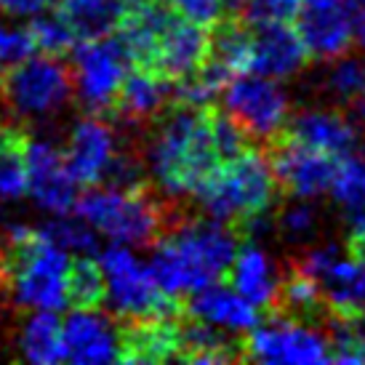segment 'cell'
Masks as SVG:
<instances>
[{
	"label": "cell",
	"instance_id": "cell-1",
	"mask_svg": "<svg viewBox=\"0 0 365 365\" xmlns=\"http://www.w3.org/2000/svg\"><path fill=\"white\" fill-rule=\"evenodd\" d=\"M155 184L168 197L195 195L208 173L222 163L213 136V110L182 104L155 125L144 150Z\"/></svg>",
	"mask_w": 365,
	"mask_h": 365
},
{
	"label": "cell",
	"instance_id": "cell-2",
	"mask_svg": "<svg viewBox=\"0 0 365 365\" xmlns=\"http://www.w3.org/2000/svg\"><path fill=\"white\" fill-rule=\"evenodd\" d=\"M237 237L224 222L195 219L182 222L155 240L153 269L155 280L171 299L192 294L230 272Z\"/></svg>",
	"mask_w": 365,
	"mask_h": 365
},
{
	"label": "cell",
	"instance_id": "cell-3",
	"mask_svg": "<svg viewBox=\"0 0 365 365\" xmlns=\"http://www.w3.org/2000/svg\"><path fill=\"white\" fill-rule=\"evenodd\" d=\"M11 254L0 269L11 302L21 309L59 312L70 304V254L30 227L9 230Z\"/></svg>",
	"mask_w": 365,
	"mask_h": 365
},
{
	"label": "cell",
	"instance_id": "cell-4",
	"mask_svg": "<svg viewBox=\"0 0 365 365\" xmlns=\"http://www.w3.org/2000/svg\"><path fill=\"white\" fill-rule=\"evenodd\" d=\"M75 213L96 235L128 248H150L171 224V208L139 187H96L75 200Z\"/></svg>",
	"mask_w": 365,
	"mask_h": 365
},
{
	"label": "cell",
	"instance_id": "cell-5",
	"mask_svg": "<svg viewBox=\"0 0 365 365\" xmlns=\"http://www.w3.org/2000/svg\"><path fill=\"white\" fill-rule=\"evenodd\" d=\"M195 195L205 216L224 224L267 213L277 195L272 160L259 150H240L219 163Z\"/></svg>",
	"mask_w": 365,
	"mask_h": 365
},
{
	"label": "cell",
	"instance_id": "cell-6",
	"mask_svg": "<svg viewBox=\"0 0 365 365\" xmlns=\"http://www.w3.org/2000/svg\"><path fill=\"white\" fill-rule=\"evenodd\" d=\"M99 267L104 274V299L115 314L125 317L128 323L173 317L176 299L163 291L150 264L136 259L128 245L112 243L99 256Z\"/></svg>",
	"mask_w": 365,
	"mask_h": 365
},
{
	"label": "cell",
	"instance_id": "cell-7",
	"mask_svg": "<svg viewBox=\"0 0 365 365\" xmlns=\"http://www.w3.org/2000/svg\"><path fill=\"white\" fill-rule=\"evenodd\" d=\"M0 96L16 118L43 123L56 118L72 96V75L56 56H35L6 70Z\"/></svg>",
	"mask_w": 365,
	"mask_h": 365
},
{
	"label": "cell",
	"instance_id": "cell-8",
	"mask_svg": "<svg viewBox=\"0 0 365 365\" xmlns=\"http://www.w3.org/2000/svg\"><path fill=\"white\" fill-rule=\"evenodd\" d=\"M131 53L120 38H91L72 53V91L88 112H107L115 104L125 75L131 70Z\"/></svg>",
	"mask_w": 365,
	"mask_h": 365
},
{
	"label": "cell",
	"instance_id": "cell-9",
	"mask_svg": "<svg viewBox=\"0 0 365 365\" xmlns=\"http://www.w3.org/2000/svg\"><path fill=\"white\" fill-rule=\"evenodd\" d=\"M222 99L227 118H232L245 136L272 142L288 123V93L272 78L240 72L224 83Z\"/></svg>",
	"mask_w": 365,
	"mask_h": 365
},
{
	"label": "cell",
	"instance_id": "cell-10",
	"mask_svg": "<svg viewBox=\"0 0 365 365\" xmlns=\"http://www.w3.org/2000/svg\"><path fill=\"white\" fill-rule=\"evenodd\" d=\"M245 357L267 365H312L331 360V339L312 325L291 317H274L251 328Z\"/></svg>",
	"mask_w": 365,
	"mask_h": 365
},
{
	"label": "cell",
	"instance_id": "cell-11",
	"mask_svg": "<svg viewBox=\"0 0 365 365\" xmlns=\"http://www.w3.org/2000/svg\"><path fill=\"white\" fill-rule=\"evenodd\" d=\"M294 19L314 59H336L355 41V0H302Z\"/></svg>",
	"mask_w": 365,
	"mask_h": 365
},
{
	"label": "cell",
	"instance_id": "cell-12",
	"mask_svg": "<svg viewBox=\"0 0 365 365\" xmlns=\"http://www.w3.org/2000/svg\"><path fill=\"white\" fill-rule=\"evenodd\" d=\"M24 163H27V192L38 208L53 216H64L75 208L78 182L70 176L64 158L51 142H24Z\"/></svg>",
	"mask_w": 365,
	"mask_h": 365
},
{
	"label": "cell",
	"instance_id": "cell-13",
	"mask_svg": "<svg viewBox=\"0 0 365 365\" xmlns=\"http://www.w3.org/2000/svg\"><path fill=\"white\" fill-rule=\"evenodd\" d=\"M123 339L107 314L96 307H78L61 320V352L64 360L81 365L120 360Z\"/></svg>",
	"mask_w": 365,
	"mask_h": 365
},
{
	"label": "cell",
	"instance_id": "cell-14",
	"mask_svg": "<svg viewBox=\"0 0 365 365\" xmlns=\"http://www.w3.org/2000/svg\"><path fill=\"white\" fill-rule=\"evenodd\" d=\"M118 153H120V144L110 123L99 118H83L72 125L61 158L75 182L93 187L104 182Z\"/></svg>",
	"mask_w": 365,
	"mask_h": 365
},
{
	"label": "cell",
	"instance_id": "cell-15",
	"mask_svg": "<svg viewBox=\"0 0 365 365\" xmlns=\"http://www.w3.org/2000/svg\"><path fill=\"white\" fill-rule=\"evenodd\" d=\"M336 168H339L336 158L307 150L291 139L283 147H277L272 158V171L277 184L285 192L302 197V200H317L325 192H331Z\"/></svg>",
	"mask_w": 365,
	"mask_h": 365
},
{
	"label": "cell",
	"instance_id": "cell-16",
	"mask_svg": "<svg viewBox=\"0 0 365 365\" xmlns=\"http://www.w3.org/2000/svg\"><path fill=\"white\" fill-rule=\"evenodd\" d=\"M208 48H211V35L205 24H197L187 16H171L155 48L150 70L165 75L168 81L190 78L208 59Z\"/></svg>",
	"mask_w": 365,
	"mask_h": 365
},
{
	"label": "cell",
	"instance_id": "cell-17",
	"mask_svg": "<svg viewBox=\"0 0 365 365\" xmlns=\"http://www.w3.org/2000/svg\"><path fill=\"white\" fill-rule=\"evenodd\" d=\"M307 48L299 32L288 27V21L280 24H262L256 35H251V51L245 72H256L272 81L291 78L304 67Z\"/></svg>",
	"mask_w": 365,
	"mask_h": 365
},
{
	"label": "cell",
	"instance_id": "cell-18",
	"mask_svg": "<svg viewBox=\"0 0 365 365\" xmlns=\"http://www.w3.org/2000/svg\"><path fill=\"white\" fill-rule=\"evenodd\" d=\"M288 139L307 150L344 160L357 150V128L334 110H302L288 120Z\"/></svg>",
	"mask_w": 365,
	"mask_h": 365
},
{
	"label": "cell",
	"instance_id": "cell-19",
	"mask_svg": "<svg viewBox=\"0 0 365 365\" xmlns=\"http://www.w3.org/2000/svg\"><path fill=\"white\" fill-rule=\"evenodd\" d=\"M187 309H190L192 320L213 325V328L227 331V334H245L259 323L256 307L251 302H245L235 288L219 285V280L192 291Z\"/></svg>",
	"mask_w": 365,
	"mask_h": 365
},
{
	"label": "cell",
	"instance_id": "cell-20",
	"mask_svg": "<svg viewBox=\"0 0 365 365\" xmlns=\"http://www.w3.org/2000/svg\"><path fill=\"white\" fill-rule=\"evenodd\" d=\"M230 272H232V288L256 309L277 304L283 274L267 248L256 243L237 248V254L230 264Z\"/></svg>",
	"mask_w": 365,
	"mask_h": 365
},
{
	"label": "cell",
	"instance_id": "cell-21",
	"mask_svg": "<svg viewBox=\"0 0 365 365\" xmlns=\"http://www.w3.org/2000/svg\"><path fill=\"white\" fill-rule=\"evenodd\" d=\"M171 96L173 88L168 78L150 70V67H142V70H128L112 107L118 110V115L125 123L144 125V123L155 120L165 110Z\"/></svg>",
	"mask_w": 365,
	"mask_h": 365
},
{
	"label": "cell",
	"instance_id": "cell-22",
	"mask_svg": "<svg viewBox=\"0 0 365 365\" xmlns=\"http://www.w3.org/2000/svg\"><path fill=\"white\" fill-rule=\"evenodd\" d=\"M331 195L349 230L352 254H365V158L349 155L339 163Z\"/></svg>",
	"mask_w": 365,
	"mask_h": 365
},
{
	"label": "cell",
	"instance_id": "cell-23",
	"mask_svg": "<svg viewBox=\"0 0 365 365\" xmlns=\"http://www.w3.org/2000/svg\"><path fill=\"white\" fill-rule=\"evenodd\" d=\"M320 296L336 314L365 309V254L336 256L334 264L317 277Z\"/></svg>",
	"mask_w": 365,
	"mask_h": 365
},
{
	"label": "cell",
	"instance_id": "cell-24",
	"mask_svg": "<svg viewBox=\"0 0 365 365\" xmlns=\"http://www.w3.org/2000/svg\"><path fill=\"white\" fill-rule=\"evenodd\" d=\"M120 339L123 363H158L179 357V325H173V317L136 320L131 331Z\"/></svg>",
	"mask_w": 365,
	"mask_h": 365
},
{
	"label": "cell",
	"instance_id": "cell-25",
	"mask_svg": "<svg viewBox=\"0 0 365 365\" xmlns=\"http://www.w3.org/2000/svg\"><path fill=\"white\" fill-rule=\"evenodd\" d=\"M128 0H61L59 14L75 38L91 41L120 27Z\"/></svg>",
	"mask_w": 365,
	"mask_h": 365
},
{
	"label": "cell",
	"instance_id": "cell-26",
	"mask_svg": "<svg viewBox=\"0 0 365 365\" xmlns=\"http://www.w3.org/2000/svg\"><path fill=\"white\" fill-rule=\"evenodd\" d=\"M19 355L30 363L51 365L64 360L61 352V320L56 312L48 309H32V314L21 323L16 336Z\"/></svg>",
	"mask_w": 365,
	"mask_h": 365
},
{
	"label": "cell",
	"instance_id": "cell-27",
	"mask_svg": "<svg viewBox=\"0 0 365 365\" xmlns=\"http://www.w3.org/2000/svg\"><path fill=\"white\" fill-rule=\"evenodd\" d=\"M179 357L190 363H230L240 357V349H235L227 331L192 320L179 325Z\"/></svg>",
	"mask_w": 365,
	"mask_h": 365
},
{
	"label": "cell",
	"instance_id": "cell-28",
	"mask_svg": "<svg viewBox=\"0 0 365 365\" xmlns=\"http://www.w3.org/2000/svg\"><path fill=\"white\" fill-rule=\"evenodd\" d=\"M248 51H251V32H248V27L240 24V21H224L211 38V48H208L205 64H211L224 81H230L235 75L245 72Z\"/></svg>",
	"mask_w": 365,
	"mask_h": 365
},
{
	"label": "cell",
	"instance_id": "cell-29",
	"mask_svg": "<svg viewBox=\"0 0 365 365\" xmlns=\"http://www.w3.org/2000/svg\"><path fill=\"white\" fill-rule=\"evenodd\" d=\"M331 363L355 365L365 363V309L349 314H336Z\"/></svg>",
	"mask_w": 365,
	"mask_h": 365
},
{
	"label": "cell",
	"instance_id": "cell-30",
	"mask_svg": "<svg viewBox=\"0 0 365 365\" xmlns=\"http://www.w3.org/2000/svg\"><path fill=\"white\" fill-rule=\"evenodd\" d=\"M325 91L336 102H355L365 93V59L363 56H336L325 72Z\"/></svg>",
	"mask_w": 365,
	"mask_h": 365
},
{
	"label": "cell",
	"instance_id": "cell-31",
	"mask_svg": "<svg viewBox=\"0 0 365 365\" xmlns=\"http://www.w3.org/2000/svg\"><path fill=\"white\" fill-rule=\"evenodd\" d=\"M27 195V163L24 136L11 139L0 147V203H16Z\"/></svg>",
	"mask_w": 365,
	"mask_h": 365
},
{
	"label": "cell",
	"instance_id": "cell-32",
	"mask_svg": "<svg viewBox=\"0 0 365 365\" xmlns=\"http://www.w3.org/2000/svg\"><path fill=\"white\" fill-rule=\"evenodd\" d=\"M48 240L64 248L67 254H81L88 256L96 251V232H93L88 224L83 222L81 216H56L53 222H48L41 230Z\"/></svg>",
	"mask_w": 365,
	"mask_h": 365
},
{
	"label": "cell",
	"instance_id": "cell-33",
	"mask_svg": "<svg viewBox=\"0 0 365 365\" xmlns=\"http://www.w3.org/2000/svg\"><path fill=\"white\" fill-rule=\"evenodd\" d=\"M104 302V274L102 267L83 256L70 267V304L99 307Z\"/></svg>",
	"mask_w": 365,
	"mask_h": 365
},
{
	"label": "cell",
	"instance_id": "cell-34",
	"mask_svg": "<svg viewBox=\"0 0 365 365\" xmlns=\"http://www.w3.org/2000/svg\"><path fill=\"white\" fill-rule=\"evenodd\" d=\"M30 35L32 41H35V51L48 53V56L67 53L75 46V41H78L59 14H51V16H41L38 14L30 27Z\"/></svg>",
	"mask_w": 365,
	"mask_h": 365
},
{
	"label": "cell",
	"instance_id": "cell-35",
	"mask_svg": "<svg viewBox=\"0 0 365 365\" xmlns=\"http://www.w3.org/2000/svg\"><path fill=\"white\" fill-rule=\"evenodd\" d=\"M280 304L285 307V309H291V312L296 314H309L314 312L317 307H320V285L314 283L309 274L299 272L294 267V272L288 274L283 280V285H280Z\"/></svg>",
	"mask_w": 365,
	"mask_h": 365
},
{
	"label": "cell",
	"instance_id": "cell-36",
	"mask_svg": "<svg viewBox=\"0 0 365 365\" xmlns=\"http://www.w3.org/2000/svg\"><path fill=\"white\" fill-rule=\"evenodd\" d=\"M317 208L312 205V200H302L296 197V203L285 205L280 211V219H277V230L283 237L294 240V243H302V240H309L317 230Z\"/></svg>",
	"mask_w": 365,
	"mask_h": 365
},
{
	"label": "cell",
	"instance_id": "cell-37",
	"mask_svg": "<svg viewBox=\"0 0 365 365\" xmlns=\"http://www.w3.org/2000/svg\"><path fill=\"white\" fill-rule=\"evenodd\" d=\"M35 53L30 27H0V70H11Z\"/></svg>",
	"mask_w": 365,
	"mask_h": 365
},
{
	"label": "cell",
	"instance_id": "cell-38",
	"mask_svg": "<svg viewBox=\"0 0 365 365\" xmlns=\"http://www.w3.org/2000/svg\"><path fill=\"white\" fill-rule=\"evenodd\" d=\"M302 6V0H245V19L262 27V24H280L291 21L296 11Z\"/></svg>",
	"mask_w": 365,
	"mask_h": 365
},
{
	"label": "cell",
	"instance_id": "cell-39",
	"mask_svg": "<svg viewBox=\"0 0 365 365\" xmlns=\"http://www.w3.org/2000/svg\"><path fill=\"white\" fill-rule=\"evenodd\" d=\"M173 6L179 9L182 16L208 27L213 21H219L224 11V0H173Z\"/></svg>",
	"mask_w": 365,
	"mask_h": 365
},
{
	"label": "cell",
	"instance_id": "cell-40",
	"mask_svg": "<svg viewBox=\"0 0 365 365\" xmlns=\"http://www.w3.org/2000/svg\"><path fill=\"white\" fill-rule=\"evenodd\" d=\"M51 0H0V14L9 16H38L48 9Z\"/></svg>",
	"mask_w": 365,
	"mask_h": 365
},
{
	"label": "cell",
	"instance_id": "cell-41",
	"mask_svg": "<svg viewBox=\"0 0 365 365\" xmlns=\"http://www.w3.org/2000/svg\"><path fill=\"white\" fill-rule=\"evenodd\" d=\"M16 136H19V131H14V128H9L6 123L0 120V147H3V144H9L11 139H16Z\"/></svg>",
	"mask_w": 365,
	"mask_h": 365
},
{
	"label": "cell",
	"instance_id": "cell-42",
	"mask_svg": "<svg viewBox=\"0 0 365 365\" xmlns=\"http://www.w3.org/2000/svg\"><path fill=\"white\" fill-rule=\"evenodd\" d=\"M352 107H355L357 120H360V123H365V93H363V96H357L355 102H352Z\"/></svg>",
	"mask_w": 365,
	"mask_h": 365
},
{
	"label": "cell",
	"instance_id": "cell-43",
	"mask_svg": "<svg viewBox=\"0 0 365 365\" xmlns=\"http://www.w3.org/2000/svg\"><path fill=\"white\" fill-rule=\"evenodd\" d=\"M237 6H245V0H224V9H237Z\"/></svg>",
	"mask_w": 365,
	"mask_h": 365
},
{
	"label": "cell",
	"instance_id": "cell-44",
	"mask_svg": "<svg viewBox=\"0 0 365 365\" xmlns=\"http://www.w3.org/2000/svg\"><path fill=\"white\" fill-rule=\"evenodd\" d=\"M0 256H3V232H0ZM3 262V259H0Z\"/></svg>",
	"mask_w": 365,
	"mask_h": 365
},
{
	"label": "cell",
	"instance_id": "cell-45",
	"mask_svg": "<svg viewBox=\"0 0 365 365\" xmlns=\"http://www.w3.org/2000/svg\"><path fill=\"white\" fill-rule=\"evenodd\" d=\"M133 3H144V0H128V6H133Z\"/></svg>",
	"mask_w": 365,
	"mask_h": 365
}]
</instances>
